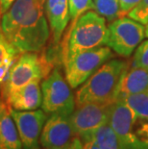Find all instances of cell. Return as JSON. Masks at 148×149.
I'll return each mask as SVG.
<instances>
[{
    "mask_svg": "<svg viewBox=\"0 0 148 149\" xmlns=\"http://www.w3.org/2000/svg\"><path fill=\"white\" fill-rule=\"evenodd\" d=\"M128 68L127 62L107 61L78 88L75 94L76 107L86 103L115 102L121 80Z\"/></svg>",
    "mask_w": 148,
    "mask_h": 149,
    "instance_id": "obj_1",
    "label": "cell"
},
{
    "mask_svg": "<svg viewBox=\"0 0 148 149\" xmlns=\"http://www.w3.org/2000/svg\"><path fill=\"white\" fill-rule=\"evenodd\" d=\"M109 29L106 19L92 10L78 18L64 38L62 59L67 62L75 55L107 44Z\"/></svg>",
    "mask_w": 148,
    "mask_h": 149,
    "instance_id": "obj_2",
    "label": "cell"
},
{
    "mask_svg": "<svg viewBox=\"0 0 148 149\" xmlns=\"http://www.w3.org/2000/svg\"><path fill=\"white\" fill-rule=\"evenodd\" d=\"M109 124L120 149H148V119L138 116L122 99L112 104Z\"/></svg>",
    "mask_w": 148,
    "mask_h": 149,
    "instance_id": "obj_3",
    "label": "cell"
},
{
    "mask_svg": "<svg viewBox=\"0 0 148 149\" xmlns=\"http://www.w3.org/2000/svg\"><path fill=\"white\" fill-rule=\"evenodd\" d=\"M50 33L43 0L35 6L7 39L20 54L40 52L46 45Z\"/></svg>",
    "mask_w": 148,
    "mask_h": 149,
    "instance_id": "obj_4",
    "label": "cell"
},
{
    "mask_svg": "<svg viewBox=\"0 0 148 149\" xmlns=\"http://www.w3.org/2000/svg\"><path fill=\"white\" fill-rule=\"evenodd\" d=\"M53 70V64L40 52L21 53L9 71L0 93L6 101L15 90L33 81H42Z\"/></svg>",
    "mask_w": 148,
    "mask_h": 149,
    "instance_id": "obj_5",
    "label": "cell"
},
{
    "mask_svg": "<svg viewBox=\"0 0 148 149\" xmlns=\"http://www.w3.org/2000/svg\"><path fill=\"white\" fill-rule=\"evenodd\" d=\"M40 88L42 93V109L47 115L70 116L74 112L76 107L75 96L67 79L58 68H53L51 73L42 81Z\"/></svg>",
    "mask_w": 148,
    "mask_h": 149,
    "instance_id": "obj_6",
    "label": "cell"
},
{
    "mask_svg": "<svg viewBox=\"0 0 148 149\" xmlns=\"http://www.w3.org/2000/svg\"><path fill=\"white\" fill-rule=\"evenodd\" d=\"M112 56L109 46H99L81 52L65 62V77L71 88H77L84 84Z\"/></svg>",
    "mask_w": 148,
    "mask_h": 149,
    "instance_id": "obj_7",
    "label": "cell"
},
{
    "mask_svg": "<svg viewBox=\"0 0 148 149\" xmlns=\"http://www.w3.org/2000/svg\"><path fill=\"white\" fill-rule=\"evenodd\" d=\"M107 44L121 57L132 55L145 37V26L130 17H119L108 26Z\"/></svg>",
    "mask_w": 148,
    "mask_h": 149,
    "instance_id": "obj_8",
    "label": "cell"
},
{
    "mask_svg": "<svg viewBox=\"0 0 148 149\" xmlns=\"http://www.w3.org/2000/svg\"><path fill=\"white\" fill-rule=\"evenodd\" d=\"M70 116L52 113L47 118L40 138L43 149H70L83 145L71 125Z\"/></svg>",
    "mask_w": 148,
    "mask_h": 149,
    "instance_id": "obj_9",
    "label": "cell"
},
{
    "mask_svg": "<svg viewBox=\"0 0 148 149\" xmlns=\"http://www.w3.org/2000/svg\"><path fill=\"white\" fill-rule=\"evenodd\" d=\"M17 125L22 149H40V138L47 120V113L42 110L17 111L10 108Z\"/></svg>",
    "mask_w": 148,
    "mask_h": 149,
    "instance_id": "obj_10",
    "label": "cell"
},
{
    "mask_svg": "<svg viewBox=\"0 0 148 149\" xmlns=\"http://www.w3.org/2000/svg\"><path fill=\"white\" fill-rule=\"evenodd\" d=\"M112 104L86 103L77 106L69 116L71 125L76 135L81 137L94 131L100 126L109 123Z\"/></svg>",
    "mask_w": 148,
    "mask_h": 149,
    "instance_id": "obj_11",
    "label": "cell"
},
{
    "mask_svg": "<svg viewBox=\"0 0 148 149\" xmlns=\"http://www.w3.org/2000/svg\"><path fill=\"white\" fill-rule=\"evenodd\" d=\"M40 81H33L26 84L14 93L5 101L9 107L17 111H34L42 106V93Z\"/></svg>",
    "mask_w": 148,
    "mask_h": 149,
    "instance_id": "obj_12",
    "label": "cell"
},
{
    "mask_svg": "<svg viewBox=\"0 0 148 149\" xmlns=\"http://www.w3.org/2000/svg\"><path fill=\"white\" fill-rule=\"evenodd\" d=\"M45 14L51 31L52 40L57 44L69 23L68 0H45Z\"/></svg>",
    "mask_w": 148,
    "mask_h": 149,
    "instance_id": "obj_13",
    "label": "cell"
},
{
    "mask_svg": "<svg viewBox=\"0 0 148 149\" xmlns=\"http://www.w3.org/2000/svg\"><path fill=\"white\" fill-rule=\"evenodd\" d=\"M0 149H22L10 107L4 100H0Z\"/></svg>",
    "mask_w": 148,
    "mask_h": 149,
    "instance_id": "obj_14",
    "label": "cell"
},
{
    "mask_svg": "<svg viewBox=\"0 0 148 149\" xmlns=\"http://www.w3.org/2000/svg\"><path fill=\"white\" fill-rule=\"evenodd\" d=\"M43 0H15L0 18V30L8 38L38 3Z\"/></svg>",
    "mask_w": 148,
    "mask_h": 149,
    "instance_id": "obj_15",
    "label": "cell"
},
{
    "mask_svg": "<svg viewBox=\"0 0 148 149\" xmlns=\"http://www.w3.org/2000/svg\"><path fill=\"white\" fill-rule=\"evenodd\" d=\"M148 90V68H129L119 86L117 99Z\"/></svg>",
    "mask_w": 148,
    "mask_h": 149,
    "instance_id": "obj_16",
    "label": "cell"
},
{
    "mask_svg": "<svg viewBox=\"0 0 148 149\" xmlns=\"http://www.w3.org/2000/svg\"><path fill=\"white\" fill-rule=\"evenodd\" d=\"M80 139L82 142L87 141H92L99 149H120L118 139L109 123L100 126L92 132L81 136Z\"/></svg>",
    "mask_w": 148,
    "mask_h": 149,
    "instance_id": "obj_17",
    "label": "cell"
},
{
    "mask_svg": "<svg viewBox=\"0 0 148 149\" xmlns=\"http://www.w3.org/2000/svg\"><path fill=\"white\" fill-rule=\"evenodd\" d=\"M138 116L148 119V90L120 98Z\"/></svg>",
    "mask_w": 148,
    "mask_h": 149,
    "instance_id": "obj_18",
    "label": "cell"
},
{
    "mask_svg": "<svg viewBox=\"0 0 148 149\" xmlns=\"http://www.w3.org/2000/svg\"><path fill=\"white\" fill-rule=\"evenodd\" d=\"M94 11L107 21L113 22L120 17L119 0H94Z\"/></svg>",
    "mask_w": 148,
    "mask_h": 149,
    "instance_id": "obj_19",
    "label": "cell"
},
{
    "mask_svg": "<svg viewBox=\"0 0 148 149\" xmlns=\"http://www.w3.org/2000/svg\"><path fill=\"white\" fill-rule=\"evenodd\" d=\"M69 6V28L73 26L77 19L88 11L94 10L95 6L92 0H68Z\"/></svg>",
    "mask_w": 148,
    "mask_h": 149,
    "instance_id": "obj_20",
    "label": "cell"
},
{
    "mask_svg": "<svg viewBox=\"0 0 148 149\" xmlns=\"http://www.w3.org/2000/svg\"><path fill=\"white\" fill-rule=\"evenodd\" d=\"M20 53L9 42L5 35L0 30V65L9 62H15Z\"/></svg>",
    "mask_w": 148,
    "mask_h": 149,
    "instance_id": "obj_21",
    "label": "cell"
},
{
    "mask_svg": "<svg viewBox=\"0 0 148 149\" xmlns=\"http://www.w3.org/2000/svg\"><path fill=\"white\" fill-rule=\"evenodd\" d=\"M127 15L145 26L148 23V0H140L136 7L128 13Z\"/></svg>",
    "mask_w": 148,
    "mask_h": 149,
    "instance_id": "obj_22",
    "label": "cell"
},
{
    "mask_svg": "<svg viewBox=\"0 0 148 149\" xmlns=\"http://www.w3.org/2000/svg\"><path fill=\"white\" fill-rule=\"evenodd\" d=\"M133 68H148V40L140 42L135 51Z\"/></svg>",
    "mask_w": 148,
    "mask_h": 149,
    "instance_id": "obj_23",
    "label": "cell"
},
{
    "mask_svg": "<svg viewBox=\"0 0 148 149\" xmlns=\"http://www.w3.org/2000/svg\"><path fill=\"white\" fill-rule=\"evenodd\" d=\"M140 0H119V5H120V17H125L128 15L132 9L135 8L138 5V3Z\"/></svg>",
    "mask_w": 148,
    "mask_h": 149,
    "instance_id": "obj_24",
    "label": "cell"
},
{
    "mask_svg": "<svg viewBox=\"0 0 148 149\" xmlns=\"http://www.w3.org/2000/svg\"><path fill=\"white\" fill-rule=\"evenodd\" d=\"M15 0H0V18L9 10Z\"/></svg>",
    "mask_w": 148,
    "mask_h": 149,
    "instance_id": "obj_25",
    "label": "cell"
},
{
    "mask_svg": "<svg viewBox=\"0 0 148 149\" xmlns=\"http://www.w3.org/2000/svg\"><path fill=\"white\" fill-rule=\"evenodd\" d=\"M83 149H99V147L92 141H87L83 142Z\"/></svg>",
    "mask_w": 148,
    "mask_h": 149,
    "instance_id": "obj_26",
    "label": "cell"
},
{
    "mask_svg": "<svg viewBox=\"0 0 148 149\" xmlns=\"http://www.w3.org/2000/svg\"><path fill=\"white\" fill-rule=\"evenodd\" d=\"M145 37L148 38V23L145 25Z\"/></svg>",
    "mask_w": 148,
    "mask_h": 149,
    "instance_id": "obj_27",
    "label": "cell"
},
{
    "mask_svg": "<svg viewBox=\"0 0 148 149\" xmlns=\"http://www.w3.org/2000/svg\"><path fill=\"white\" fill-rule=\"evenodd\" d=\"M70 149H83V145H80V146H76L73 148H70Z\"/></svg>",
    "mask_w": 148,
    "mask_h": 149,
    "instance_id": "obj_28",
    "label": "cell"
}]
</instances>
